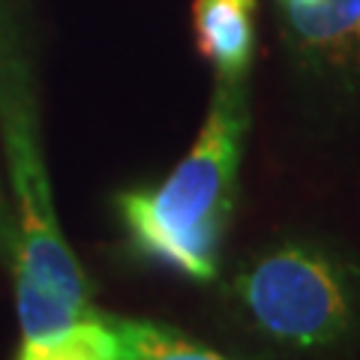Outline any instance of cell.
Masks as SVG:
<instances>
[{"label": "cell", "mask_w": 360, "mask_h": 360, "mask_svg": "<svg viewBox=\"0 0 360 360\" xmlns=\"http://www.w3.org/2000/svg\"><path fill=\"white\" fill-rule=\"evenodd\" d=\"M108 321L117 333L120 360H234L162 321L120 315H108Z\"/></svg>", "instance_id": "52a82bcc"}, {"label": "cell", "mask_w": 360, "mask_h": 360, "mask_svg": "<svg viewBox=\"0 0 360 360\" xmlns=\"http://www.w3.org/2000/svg\"><path fill=\"white\" fill-rule=\"evenodd\" d=\"M15 360H120V345L108 315L87 312L60 330L25 336Z\"/></svg>", "instance_id": "8992f818"}, {"label": "cell", "mask_w": 360, "mask_h": 360, "mask_svg": "<svg viewBox=\"0 0 360 360\" xmlns=\"http://www.w3.org/2000/svg\"><path fill=\"white\" fill-rule=\"evenodd\" d=\"M250 82H217L193 148L160 184L123 186L111 210L123 250L186 283L213 285L240 195Z\"/></svg>", "instance_id": "7a4b0ae2"}, {"label": "cell", "mask_w": 360, "mask_h": 360, "mask_svg": "<svg viewBox=\"0 0 360 360\" xmlns=\"http://www.w3.org/2000/svg\"><path fill=\"white\" fill-rule=\"evenodd\" d=\"M307 0H274V6H276V15L279 13H288V9H297V6H303Z\"/></svg>", "instance_id": "ba28073f"}, {"label": "cell", "mask_w": 360, "mask_h": 360, "mask_svg": "<svg viewBox=\"0 0 360 360\" xmlns=\"http://www.w3.org/2000/svg\"><path fill=\"white\" fill-rule=\"evenodd\" d=\"M193 45L217 82H250L258 54V0H193Z\"/></svg>", "instance_id": "5b68a950"}, {"label": "cell", "mask_w": 360, "mask_h": 360, "mask_svg": "<svg viewBox=\"0 0 360 360\" xmlns=\"http://www.w3.org/2000/svg\"><path fill=\"white\" fill-rule=\"evenodd\" d=\"M213 285L219 324L250 360L360 354V258L333 234L274 231L222 267Z\"/></svg>", "instance_id": "6da1fadb"}, {"label": "cell", "mask_w": 360, "mask_h": 360, "mask_svg": "<svg viewBox=\"0 0 360 360\" xmlns=\"http://www.w3.org/2000/svg\"><path fill=\"white\" fill-rule=\"evenodd\" d=\"M276 21L303 108L319 120L360 111V0H307Z\"/></svg>", "instance_id": "277c9868"}, {"label": "cell", "mask_w": 360, "mask_h": 360, "mask_svg": "<svg viewBox=\"0 0 360 360\" xmlns=\"http://www.w3.org/2000/svg\"><path fill=\"white\" fill-rule=\"evenodd\" d=\"M0 141L9 193L6 270L25 336L60 330L94 312L90 283L66 243L45 172L39 99L25 33L0 0Z\"/></svg>", "instance_id": "3957f363"}]
</instances>
